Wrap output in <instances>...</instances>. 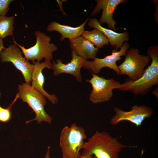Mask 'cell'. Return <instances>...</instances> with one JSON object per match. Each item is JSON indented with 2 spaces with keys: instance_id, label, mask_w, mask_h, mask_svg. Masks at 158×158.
Segmentation results:
<instances>
[{
  "instance_id": "6da1fadb",
  "label": "cell",
  "mask_w": 158,
  "mask_h": 158,
  "mask_svg": "<svg viewBox=\"0 0 158 158\" xmlns=\"http://www.w3.org/2000/svg\"><path fill=\"white\" fill-rule=\"evenodd\" d=\"M147 54L150 57L151 62L145 69L142 77L135 81L127 78L125 82L121 84L118 89L123 91L131 92L135 95H144L149 92L153 86L158 85V45L149 47L147 50Z\"/></svg>"
},
{
  "instance_id": "7a4b0ae2",
  "label": "cell",
  "mask_w": 158,
  "mask_h": 158,
  "mask_svg": "<svg viewBox=\"0 0 158 158\" xmlns=\"http://www.w3.org/2000/svg\"><path fill=\"white\" fill-rule=\"evenodd\" d=\"M128 147L108 133L97 131L85 142L81 155H94L97 158H118L122 150Z\"/></svg>"
},
{
  "instance_id": "3957f363",
  "label": "cell",
  "mask_w": 158,
  "mask_h": 158,
  "mask_svg": "<svg viewBox=\"0 0 158 158\" xmlns=\"http://www.w3.org/2000/svg\"><path fill=\"white\" fill-rule=\"evenodd\" d=\"M87 137L84 129L75 123L65 126L61 133L59 145L63 158H79Z\"/></svg>"
},
{
  "instance_id": "277c9868",
  "label": "cell",
  "mask_w": 158,
  "mask_h": 158,
  "mask_svg": "<svg viewBox=\"0 0 158 158\" xmlns=\"http://www.w3.org/2000/svg\"><path fill=\"white\" fill-rule=\"evenodd\" d=\"M18 90L19 98L23 102L27 103L36 115L34 119L26 121V123L34 120H36L39 124L42 121L51 123L52 118L44 110V107L47 103L45 97L30 84L25 83L18 85Z\"/></svg>"
},
{
  "instance_id": "5b68a950",
  "label": "cell",
  "mask_w": 158,
  "mask_h": 158,
  "mask_svg": "<svg viewBox=\"0 0 158 158\" xmlns=\"http://www.w3.org/2000/svg\"><path fill=\"white\" fill-rule=\"evenodd\" d=\"M36 38L35 45L28 49L18 44H16L21 49L25 58L28 61L31 60L33 63L35 62H40L44 58L45 60L50 61L53 58L52 53L58 49L57 47L53 43H50L51 40L49 36L40 31H36L35 34Z\"/></svg>"
},
{
  "instance_id": "8992f818",
  "label": "cell",
  "mask_w": 158,
  "mask_h": 158,
  "mask_svg": "<svg viewBox=\"0 0 158 158\" xmlns=\"http://www.w3.org/2000/svg\"><path fill=\"white\" fill-rule=\"evenodd\" d=\"M151 59L147 55H140L139 50L132 48L127 51L123 61L118 66L120 75H126L128 79L137 80L142 76L145 68L150 63Z\"/></svg>"
},
{
  "instance_id": "52a82bcc",
  "label": "cell",
  "mask_w": 158,
  "mask_h": 158,
  "mask_svg": "<svg viewBox=\"0 0 158 158\" xmlns=\"http://www.w3.org/2000/svg\"><path fill=\"white\" fill-rule=\"evenodd\" d=\"M92 74L90 79L86 80L91 84L92 88L89 96V100L94 104L109 101L113 96V90L118 89L121 83L113 78L106 79Z\"/></svg>"
},
{
  "instance_id": "ba28073f",
  "label": "cell",
  "mask_w": 158,
  "mask_h": 158,
  "mask_svg": "<svg viewBox=\"0 0 158 158\" xmlns=\"http://www.w3.org/2000/svg\"><path fill=\"white\" fill-rule=\"evenodd\" d=\"M22 53L20 48L16 44H11L1 54L0 60L3 63H12L21 72L25 83L30 84L34 65L27 61Z\"/></svg>"
},
{
  "instance_id": "9c48e42d",
  "label": "cell",
  "mask_w": 158,
  "mask_h": 158,
  "mask_svg": "<svg viewBox=\"0 0 158 158\" xmlns=\"http://www.w3.org/2000/svg\"><path fill=\"white\" fill-rule=\"evenodd\" d=\"M114 110L115 114L110 120V123L114 125H117L121 121H127L138 127L141 125L145 118L150 117L153 113L152 109L145 105L135 104L129 111H123L117 107L114 108Z\"/></svg>"
},
{
  "instance_id": "30bf717a",
  "label": "cell",
  "mask_w": 158,
  "mask_h": 158,
  "mask_svg": "<svg viewBox=\"0 0 158 158\" xmlns=\"http://www.w3.org/2000/svg\"><path fill=\"white\" fill-rule=\"evenodd\" d=\"M71 61L64 64L59 59L56 60V62L53 61L52 68L53 74L57 76L62 73L71 74L75 77L79 82L82 81V78L80 74L82 68L85 69L89 68V61L78 56L73 51H71Z\"/></svg>"
},
{
  "instance_id": "8fae6325",
  "label": "cell",
  "mask_w": 158,
  "mask_h": 158,
  "mask_svg": "<svg viewBox=\"0 0 158 158\" xmlns=\"http://www.w3.org/2000/svg\"><path fill=\"white\" fill-rule=\"evenodd\" d=\"M129 47V44L125 42L119 51L114 49L112 50L110 55L103 58L95 57L93 60L89 61V70L91 71L92 73L98 75L102 68L107 67L115 71L117 75H120L119 70L116 62L121 60L122 56H125Z\"/></svg>"
},
{
  "instance_id": "7c38bea8",
  "label": "cell",
  "mask_w": 158,
  "mask_h": 158,
  "mask_svg": "<svg viewBox=\"0 0 158 158\" xmlns=\"http://www.w3.org/2000/svg\"><path fill=\"white\" fill-rule=\"evenodd\" d=\"M97 4L92 11L91 15L95 16L99 13L101 10L102 12L98 21L102 25L105 23L108 28L115 31L117 29L115 28L116 21L113 18V14L117 6L120 4L126 3L125 0H97Z\"/></svg>"
},
{
  "instance_id": "4fadbf2b",
  "label": "cell",
  "mask_w": 158,
  "mask_h": 158,
  "mask_svg": "<svg viewBox=\"0 0 158 158\" xmlns=\"http://www.w3.org/2000/svg\"><path fill=\"white\" fill-rule=\"evenodd\" d=\"M33 63L34 68L31 77L32 86L43 95L53 104H55L58 101L56 96L53 94H49L43 87L44 79L42 71L45 68L52 69V63L45 60L42 63L35 61Z\"/></svg>"
},
{
  "instance_id": "5bb4252c",
  "label": "cell",
  "mask_w": 158,
  "mask_h": 158,
  "mask_svg": "<svg viewBox=\"0 0 158 158\" xmlns=\"http://www.w3.org/2000/svg\"><path fill=\"white\" fill-rule=\"evenodd\" d=\"M88 26L90 28L96 29L102 32L108 39L111 45L116 50L120 49L123 43L129 40V34L128 32L119 33L104 28L99 24L95 18L89 19Z\"/></svg>"
},
{
  "instance_id": "9a60e30c",
  "label": "cell",
  "mask_w": 158,
  "mask_h": 158,
  "mask_svg": "<svg viewBox=\"0 0 158 158\" xmlns=\"http://www.w3.org/2000/svg\"><path fill=\"white\" fill-rule=\"evenodd\" d=\"M70 46L72 51L84 59H93L96 57L99 49L95 47L90 42L81 36L69 40Z\"/></svg>"
},
{
  "instance_id": "2e32d148",
  "label": "cell",
  "mask_w": 158,
  "mask_h": 158,
  "mask_svg": "<svg viewBox=\"0 0 158 158\" xmlns=\"http://www.w3.org/2000/svg\"><path fill=\"white\" fill-rule=\"evenodd\" d=\"M87 18L85 22L80 25L76 27H72L59 24L52 21L48 25L47 30L48 32L55 31L59 32L61 35L60 40L63 41L66 38L73 39L81 35L85 31V25L89 20Z\"/></svg>"
},
{
  "instance_id": "e0dca14e",
  "label": "cell",
  "mask_w": 158,
  "mask_h": 158,
  "mask_svg": "<svg viewBox=\"0 0 158 158\" xmlns=\"http://www.w3.org/2000/svg\"><path fill=\"white\" fill-rule=\"evenodd\" d=\"M81 36L99 49L109 44L108 39L103 34L96 29L91 31H85Z\"/></svg>"
},
{
  "instance_id": "ac0fdd59",
  "label": "cell",
  "mask_w": 158,
  "mask_h": 158,
  "mask_svg": "<svg viewBox=\"0 0 158 158\" xmlns=\"http://www.w3.org/2000/svg\"><path fill=\"white\" fill-rule=\"evenodd\" d=\"M14 20L13 16H0V38L3 39L9 35L12 36L13 38Z\"/></svg>"
},
{
  "instance_id": "d6986e66",
  "label": "cell",
  "mask_w": 158,
  "mask_h": 158,
  "mask_svg": "<svg viewBox=\"0 0 158 158\" xmlns=\"http://www.w3.org/2000/svg\"><path fill=\"white\" fill-rule=\"evenodd\" d=\"M1 93L0 92V98ZM19 95L18 93L16 95V97L13 101L7 108H4L0 105V122L6 123L8 122L11 118V108L13 104L19 98Z\"/></svg>"
},
{
  "instance_id": "ffe728a7",
  "label": "cell",
  "mask_w": 158,
  "mask_h": 158,
  "mask_svg": "<svg viewBox=\"0 0 158 158\" xmlns=\"http://www.w3.org/2000/svg\"><path fill=\"white\" fill-rule=\"evenodd\" d=\"M14 0H0V16L5 15L9 10L10 4Z\"/></svg>"
},
{
  "instance_id": "44dd1931",
  "label": "cell",
  "mask_w": 158,
  "mask_h": 158,
  "mask_svg": "<svg viewBox=\"0 0 158 158\" xmlns=\"http://www.w3.org/2000/svg\"><path fill=\"white\" fill-rule=\"evenodd\" d=\"M56 1L58 2L60 8V9L59 11H61L63 12V15H67L66 13L64 12L62 7V5L63 3L64 2L66 1L67 0H62L60 1L57 0H56Z\"/></svg>"
},
{
  "instance_id": "7402d4cb",
  "label": "cell",
  "mask_w": 158,
  "mask_h": 158,
  "mask_svg": "<svg viewBox=\"0 0 158 158\" xmlns=\"http://www.w3.org/2000/svg\"><path fill=\"white\" fill-rule=\"evenodd\" d=\"M5 48L3 45V39L0 38V55Z\"/></svg>"
},
{
  "instance_id": "603a6c76",
  "label": "cell",
  "mask_w": 158,
  "mask_h": 158,
  "mask_svg": "<svg viewBox=\"0 0 158 158\" xmlns=\"http://www.w3.org/2000/svg\"><path fill=\"white\" fill-rule=\"evenodd\" d=\"M79 158H97L95 156L92 155H81Z\"/></svg>"
},
{
  "instance_id": "cb8c5ba5",
  "label": "cell",
  "mask_w": 158,
  "mask_h": 158,
  "mask_svg": "<svg viewBox=\"0 0 158 158\" xmlns=\"http://www.w3.org/2000/svg\"><path fill=\"white\" fill-rule=\"evenodd\" d=\"M49 149L50 147L49 146L44 158H50Z\"/></svg>"
},
{
  "instance_id": "d4e9b609",
  "label": "cell",
  "mask_w": 158,
  "mask_h": 158,
  "mask_svg": "<svg viewBox=\"0 0 158 158\" xmlns=\"http://www.w3.org/2000/svg\"><path fill=\"white\" fill-rule=\"evenodd\" d=\"M152 93L158 98V88H156L154 90H153Z\"/></svg>"
}]
</instances>
